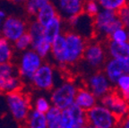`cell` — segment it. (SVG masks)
Masks as SVG:
<instances>
[{"label": "cell", "mask_w": 129, "mask_h": 128, "mask_svg": "<svg viewBox=\"0 0 129 128\" xmlns=\"http://www.w3.org/2000/svg\"><path fill=\"white\" fill-rule=\"evenodd\" d=\"M117 13L101 9L99 14L93 18V31L98 41H107L109 36L117 29L122 28Z\"/></svg>", "instance_id": "obj_1"}, {"label": "cell", "mask_w": 129, "mask_h": 128, "mask_svg": "<svg viewBox=\"0 0 129 128\" xmlns=\"http://www.w3.org/2000/svg\"><path fill=\"white\" fill-rule=\"evenodd\" d=\"M8 111L14 120L20 124H24L29 113L31 110V100L25 92H12L6 96Z\"/></svg>", "instance_id": "obj_2"}, {"label": "cell", "mask_w": 129, "mask_h": 128, "mask_svg": "<svg viewBox=\"0 0 129 128\" xmlns=\"http://www.w3.org/2000/svg\"><path fill=\"white\" fill-rule=\"evenodd\" d=\"M78 87L72 81L66 80L57 83L50 92V100L52 107L64 110L68 108L75 103Z\"/></svg>", "instance_id": "obj_3"}, {"label": "cell", "mask_w": 129, "mask_h": 128, "mask_svg": "<svg viewBox=\"0 0 129 128\" xmlns=\"http://www.w3.org/2000/svg\"><path fill=\"white\" fill-rule=\"evenodd\" d=\"M43 63L44 60L31 48L20 53L15 66L22 83H30L32 76Z\"/></svg>", "instance_id": "obj_4"}, {"label": "cell", "mask_w": 129, "mask_h": 128, "mask_svg": "<svg viewBox=\"0 0 129 128\" xmlns=\"http://www.w3.org/2000/svg\"><path fill=\"white\" fill-rule=\"evenodd\" d=\"M64 35L66 39L67 66H74L83 59L88 41L86 39L73 30H67Z\"/></svg>", "instance_id": "obj_5"}, {"label": "cell", "mask_w": 129, "mask_h": 128, "mask_svg": "<svg viewBox=\"0 0 129 128\" xmlns=\"http://www.w3.org/2000/svg\"><path fill=\"white\" fill-rule=\"evenodd\" d=\"M57 74L58 73L54 65L44 62L32 76L30 84L40 91H49L56 85Z\"/></svg>", "instance_id": "obj_6"}, {"label": "cell", "mask_w": 129, "mask_h": 128, "mask_svg": "<svg viewBox=\"0 0 129 128\" xmlns=\"http://www.w3.org/2000/svg\"><path fill=\"white\" fill-rule=\"evenodd\" d=\"M87 124L95 128H117L119 119L100 103L86 112Z\"/></svg>", "instance_id": "obj_7"}, {"label": "cell", "mask_w": 129, "mask_h": 128, "mask_svg": "<svg viewBox=\"0 0 129 128\" xmlns=\"http://www.w3.org/2000/svg\"><path fill=\"white\" fill-rule=\"evenodd\" d=\"M108 58L109 57L105 45L102 44V42L94 40L87 43L83 56V60L88 66V67L95 70L96 72L101 71Z\"/></svg>", "instance_id": "obj_8"}, {"label": "cell", "mask_w": 129, "mask_h": 128, "mask_svg": "<svg viewBox=\"0 0 129 128\" xmlns=\"http://www.w3.org/2000/svg\"><path fill=\"white\" fill-rule=\"evenodd\" d=\"M28 22L16 15L6 16L1 27V37L10 43H14L20 37L27 33Z\"/></svg>", "instance_id": "obj_9"}, {"label": "cell", "mask_w": 129, "mask_h": 128, "mask_svg": "<svg viewBox=\"0 0 129 128\" xmlns=\"http://www.w3.org/2000/svg\"><path fill=\"white\" fill-rule=\"evenodd\" d=\"M85 87L99 100L114 90V86L102 71H97L90 74L86 80Z\"/></svg>", "instance_id": "obj_10"}, {"label": "cell", "mask_w": 129, "mask_h": 128, "mask_svg": "<svg viewBox=\"0 0 129 128\" xmlns=\"http://www.w3.org/2000/svg\"><path fill=\"white\" fill-rule=\"evenodd\" d=\"M99 103L110 110L119 120L129 114V103L125 101L118 92L112 90L99 100Z\"/></svg>", "instance_id": "obj_11"}, {"label": "cell", "mask_w": 129, "mask_h": 128, "mask_svg": "<svg viewBox=\"0 0 129 128\" xmlns=\"http://www.w3.org/2000/svg\"><path fill=\"white\" fill-rule=\"evenodd\" d=\"M86 124V112L75 103L67 109L62 110L63 128H83Z\"/></svg>", "instance_id": "obj_12"}, {"label": "cell", "mask_w": 129, "mask_h": 128, "mask_svg": "<svg viewBox=\"0 0 129 128\" xmlns=\"http://www.w3.org/2000/svg\"><path fill=\"white\" fill-rule=\"evenodd\" d=\"M57 15L64 21L72 16L83 14V1L81 0H58L53 2Z\"/></svg>", "instance_id": "obj_13"}, {"label": "cell", "mask_w": 129, "mask_h": 128, "mask_svg": "<svg viewBox=\"0 0 129 128\" xmlns=\"http://www.w3.org/2000/svg\"><path fill=\"white\" fill-rule=\"evenodd\" d=\"M102 69V72L114 86L119 77L124 74H129V62L114 58H108Z\"/></svg>", "instance_id": "obj_14"}, {"label": "cell", "mask_w": 129, "mask_h": 128, "mask_svg": "<svg viewBox=\"0 0 129 128\" xmlns=\"http://www.w3.org/2000/svg\"><path fill=\"white\" fill-rule=\"evenodd\" d=\"M50 57L54 64L61 69L67 68V56H66V39L64 35L57 37L51 43Z\"/></svg>", "instance_id": "obj_15"}, {"label": "cell", "mask_w": 129, "mask_h": 128, "mask_svg": "<svg viewBox=\"0 0 129 128\" xmlns=\"http://www.w3.org/2000/svg\"><path fill=\"white\" fill-rule=\"evenodd\" d=\"M106 51L109 58L119 59L129 62V44L126 43H116L108 40L104 42Z\"/></svg>", "instance_id": "obj_16"}, {"label": "cell", "mask_w": 129, "mask_h": 128, "mask_svg": "<svg viewBox=\"0 0 129 128\" xmlns=\"http://www.w3.org/2000/svg\"><path fill=\"white\" fill-rule=\"evenodd\" d=\"M64 22L58 15L52 19L43 26V35L47 40L52 43L57 37L61 36L66 32L64 30Z\"/></svg>", "instance_id": "obj_17"}, {"label": "cell", "mask_w": 129, "mask_h": 128, "mask_svg": "<svg viewBox=\"0 0 129 128\" xmlns=\"http://www.w3.org/2000/svg\"><path fill=\"white\" fill-rule=\"evenodd\" d=\"M98 103H99V100H97L94 95L86 87L78 88L75 95V104L81 109L87 112L93 107L96 106Z\"/></svg>", "instance_id": "obj_18"}, {"label": "cell", "mask_w": 129, "mask_h": 128, "mask_svg": "<svg viewBox=\"0 0 129 128\" xmlns=\"http://www.w3.org/2000/svg\"><path fill=\"white\" fill-rule=\"evenodd\" d=\"M31 39V49L36 52L43 60L50 56L51 43L46 40L44 35H39Z\"/></svg>", "instance_id": "obj_19"}, {"label": "cell", "mask_w": 129, "mask_h": 128, "mask_svg": "<svg viewBox=\"0 0 129 128\" xmlns=\"http://www.w3.org/2000/svg\"><path fill=\"white\" fill-rule=\"evenodd\" d=\"M22 82L18 74L0 79V93L7 95L18 91L22 87Z\"/></svg>", "instance_id": "obj_20"}, {"label": "cell", "mask_w": 129, "mask_h": 128, "mask_svg": "<svg viewBox=\"0 0 129 128\" xmlns=\"http://www.w3.org/2000/svg\"><path fill=\"white\" fill-rule=\"evenodd\" d=\"M56 16H57V13H56V7L53 2L48 1L47 4H45L38 11L37 14L35 15L34 20L37 21L40 24H41L42 26H44L49 21L54 19Z\"/></svg>", "instance_id": "obj_21"}, {"label": "cell", "mask_w": 129, "mask_h": 128, "mask_svg": "<svg viewBox=\"0 0 129 128\" xmlns=\"http://www.w3.org/2000/svg\"><path fill=\"white\" fill-rule=\"evenodd\" d=\"M25 128H48L46 116L44 114L39 113L31 109L24 122Z\"/></svg>", "instance_id": "obj_22"}, {"label": "cell", "mask_w": 129, "mask_h": 128, "mask_svg": "<svg viewBox=\"0 0 129 128\" xmlns=\"http://www.w3.org/2000/svg\"><path fill=\"white\" fill-rule=\"evenodd\" d=\"M14 57V49L13 44L6 40L0 38V65L13 62Z\"/></svg>", "instance_id": "obj_23"}, {"label": "cell", "mask_w": 129, "mask_h": 128, "mask_svg": "<svg viewBox=\"0 0 129 128\" xmlns=\"http://www.w3.org/2000/svg\"><path fill=\"white\" fill-rule=\"evenodd\" d=\"M48 128H63L62 127V111L58 108L51 107L45 114Z\"/></svg>", "instance_id": "obj_24"}, {"label": "cell", "mask_w": 129, "mask_h": 128, "mask_svg": "<svg viewBox=\"0 0 129 128\" xmlns=\"http://www.w3.org/2000/svg\"><path fill=\"white\" fill-rule=\"evenodd\" d=\"M51 107H52V104H51L50 100L45 95H38L31 101V109L44 115L50 109Z\"/></svg>", "instance_id": "obj_25"}, {"label": "cell", "mask_w": 129, "mask_h": 128, "mask_svg": "<svg viewBox=\"0 0 129 128\" xmlns=\"http://www.w3.org/2000/svg\"><path fill=\"white\" fill-rule=\"evenodd\" d=\"M98 3L101 9L117 13L120 8L128 4L129 1H126V0H100L98 1Z\"/></svg>", "instance_id": "obj_26"}, {"label": "cell", "mask_w": 129, "mask_h": 128, "mask_svg": "<svg viewBox=\"0 0 129 128\" xmlns=\"http://www.w3.org/2000/svg\"><path fill=\"white\" fill-rule=\"evenodd\" d=\"M14 51L19 53H22L26 50L30 49L31 48V39L28 33H25L22 37L18 39L15 42L13 43Z\"/></svg>", "instance_id": "obj_27"}, {"label": "cell", "mask_w": 129, "mask_h": 128, "mask_svg": "<svg viewBox=\"0 0 129 128\" xmlns=\"http://www.w3.org/2000/svg\"><path fill=\"white\" fill-rule=\"evenodd\" d=\"M48 0H29L24 3V9L28 15L33 16L37 14L38 11L45 4H47Z\"/></svg>", "instance_id": "obj_28"}, {"label": "cell", "mask_w": 129, "mask_h": 128, "mask_svg": "<svg viewBox=\"0 0 129 128\" xmlns=\"http://www.w3.org/2000/svg\"><path fill=\"white\" fill-rule=\"evenodd\" d=\"M101 9V8L98 1L90 0V1L84 2V4H83V14L92 19L99 14Z\"/></svg>", "instance_id": "obj_29"}, {"label": "cell", "mask_w": 129, "mask_h": 128, "mask_svg": "<svg viewBox=\"0 0 129 128\" xmlns=\"http://www.w3.org/2000/svg\"><path fill=\"white\" fill-rule=\"evenodd\" d=\"M109 40L116 42V43H126V42L129 41L128 35H127V30L124 28V27L117 29L109 36Z\"/></svg>", "instance_id": "obj_30"}, {"label": "cell", "mask_w": 129, "mask_h": 128, "mask_svg": "<svg viewBox=\"0 0 129 128\" xmlns=\"http://www.w3.org/2000/svg\"><path fill=\"white\" fill-rule=\"evenodd\" d=\"M18 74L15 64L13 62L0 65V79Z\"/></svg>", "instance_id": "obj_31"}, {"label": "cell", "mask_w": 129, "mask_h": 128, "mask_svg": "<svg viewBox=\"0 0 129 128\" xmlns=\"http://www.w3.org/2000/svg\"><path fill=\"white\" fill-rule=\"evenodd\" d=\"M117 15L122 26L126 30L129 29V3L117 11Z\"/></svg>", "instance_id": "obj_32"}, {"label": "cell", "mask_w": 129, "mask_h": 128, "mask_svg": "<svg viewBox=\"0 0 129 128\" xmlns=\"http://www.w3.org/2000/svg\"><path fill=\"white\" fill-rule=\"evenodd\" d=\"M115 90L117 92H123L129 90V74H124L117 79L116 83L114 84Z\"/></svg>", "instance_id": "obj_33"}, {"label": "cell", "mask_w": 129, "mask_h": 128, "mask_svg": "<svg viewBox=\"0 0 129 128\" xmlns=\"http://www.w3.org/2000/svg\"><path fill=\"white\" fill-rule=\"evenodd\" d=\"M117 128H129V114L119 120Z\"/></svg>", "instance_id": "obj_34"}, {"label": "cell", "mask_w": 129, "mask_h": 128, "mask_svg": "<svg viewBox=\"0 0 129 128\" xmlns=\"http://www.w3.org/2000/svg\"><path fill=\"white\" fill-rule=\"evenodd\" d=\"M6 17V14L4 10L0 9V38H1V27H2V23L4 22V20Z\"/></svg>", "instance_id": "obj_35"}, {"label": "cell", "mask_w": 129, "mask_h": 128, "mask_svg": "<svg viewBox=\"0 0 129 128\" xmlns=\"http://www.w3.org/2000/svg\"><path fill=\"white\" fill-rule=\"evenodd\" d=\"M118 94L120 95L125 101H127L129 103V90H125V91H123V92H118Z\"/></svg>", "instance_id": "obj_36"}, {"label": "cell", "mask_w": 129, "mask_h": 128, "mask_svg": "<svg viewBox=\"0 0 129 128\" xmlns=\"http://www.w3.org/2000/svg\"><path fill=\"white\" fill-rule=\"evenodd\" d=\"M83 128H89V125H88V124H86V125H85V126H83Z\"/></svg>", "instance_id": "obj_37"}, {"label": "cell", "mask_w": 129, "mask_h": 128, "mask_svg": "<svg viewBox=\"0 0 129 128\" xmlns=\"http://www.w3.org/2000/svg\"><path fill=\"white\" fill-rule=\"evenodd\" d=\"M127 35H128V39H129V29H127Z\"/></svg>", "instance_id": "obj_38"}, {"label": "cell", "mask_w": 129, "mask_h": 128, "mask_svg": "<svg viewBox=\"0 0 129 128\" xmlns=\"http://www.w3.org/2000/svg\"><path fill=\"white\" fill-rule=\"evenodd\" d=\"M89 125V124H88ZM89 128H95V127H92V126H91V125H89Z\"/></svg>", "instance_id": "obj_39"}, {"label": "cell", "mask_w": 129, "mask_h": 128, "mask_svg": "<svg viewBox=\"0 0 129 128\" xmlns=\"http://www.w3.org/2000/svg\"><path fill=\"white\" fill-rule=\"evenodd\" d=\"M128 44H129V41H128Z\"/></svg>", "instance_id": "obj_40"}]
</instances>
